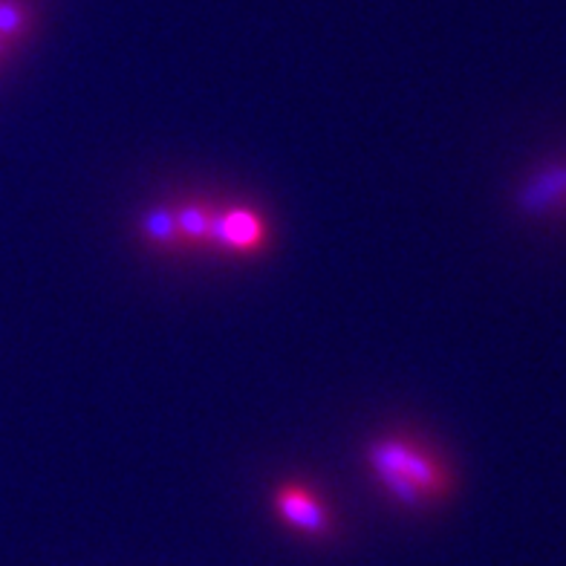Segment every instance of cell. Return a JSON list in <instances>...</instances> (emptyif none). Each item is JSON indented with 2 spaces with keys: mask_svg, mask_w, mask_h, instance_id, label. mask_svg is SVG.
Masks as SVG:
<instances>
[{
  "mask_svg": "<svg viewBox=\"0 0 566 566\" xmlns=\"http://www.w3.org/2000/svg\"><path fill=\"white\" fill-rule=\"evenodd\" d=\"M373 474L381 485L402 500L405 506H419L428 500H440L451 492L454 478L446 462L433 451H424L417 442L405 440H379L367 451Z\"/></svg>",
  "mask_w": 566,
  "mask_h": 566,
  "instance_id": "6da1fadb",
  "label": "cell"
},
{
  "mask_svg": "<svg viewBox=\"0 0 566 566\" xmlns=\"http://www.w3.org/2000/svg\"><path fill=\"white\" fill-rule=\"evenodd\" d=\"M266 243V223L263 217L247 206L217 209L211 226V247L226 252H258Z\"/></svg>",
  "mask_w": 566,
  "mask_h": 566,
  "instance_id": "7a4b0ae2",
  "label": "cell"
},
{
  "mask_svg": "<svg viewBox=\"0 0 566 566\" xmlns=\"http://www.w3.org/2000/svg\"><path fill=\"white\" fill-rule=\"evenodd\" d=\"M517 209L530 217H549L566 211V159L537 168L517 191Z\"/></svg>",
  "mask_w": 566,
  "mask_h": 566,
  "instance_id": "3957f363",
  "label": "cell"
},
{
  "mask_svg": "<svg viewBox=\"0 0 566 566\" xmlns=\"http://www.w3.org/2000/svg\"><path fill=\"white\" fill-rule=\"evenodd\" d=\"M275 509L290 526L310 532V535H321L329 526L324 503L315 494H310V489H304V485H283L275 494Z\"/></svg>",
  "mask_w": 566,
  "mask_h": 566,
  "instance_id": "277c9868",
  "label": "cell"
},
{
  "mask_svg": "<svg viewBox=\"0 0 566 566\" xmlns=\"http://www.w3.org/2000/svg\"><path fill=\"white\" fill-rule=\"evenodd\" d=\"M177 211L179 238H182V252L186 249H209L211 226H214L217 206L211 200H186L174 206Z\"/></svg>",
  "mask_w": 566,
  "mask_h": 566,
  "instance_id": "5b68a950",
  "label": "cell"
},
{
  "mask_svg": "<svg viewBox=\"0 0 566 566\" xmlns=\"http://www.w3.org/2000/svg\"><path fill=\"white\" fill-rule=\"evenodd\" d=\"M142 238L159 252H182V238H179L177 211L174 206H157L142 217Z\"/></svg>",
  "mask_w": 566,
  "mask_h": 566,
  "instance_id": "8992f818",
  "label": "cell"
},
{
  "mask_svg": "<svg viewBox=\"0 0 566 566\" xmlns=\"http://www.w3.org/2000/svg\"><path fill=\"white\" fill-rule=\"evenodd\" d=\"M30 27L32 15L27 12L23 3H18V0H0V38H3L9 46L30 35Z\"/></svg>",
  "mask_w": 566,
  "mask_h": 566,
  "instance_id": "52a82bcc",
  "label": "cell"
},
{
  "mask_svg": "<svg viewBox=\"0 0 566 566\" xmlns=\"http://www.w3.org/2000/svg\"><path fill=\"white\" fill-rule=\"evenodd\" d=\"M9 53V44H7V41H3V38H0V59H3V55H7Z\"/></svg>",
  "mask_w": 566,
  "mask_h": 566,
  "instance_id": "ba28073f",
  "label": "cell"
}]
</instances>
